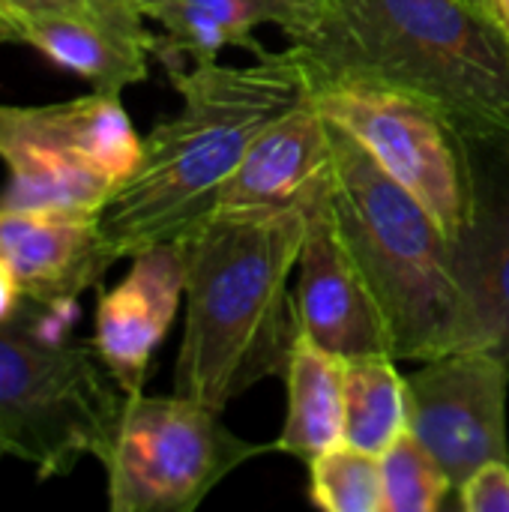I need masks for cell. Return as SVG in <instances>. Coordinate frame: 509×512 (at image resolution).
<instances>
[{
    "label": "cell",
    "instance_id": "obj_1",
    "mask_svg": "<svg viewBox=\"0 0 509 512\" xmlns=\"http://www.w3.org/2000/svg\"><path fill=\"white\" fill-rule=\"evenodd\" d=\"M180 111L144 138L138 168L111 192L99 231L111 255L132 258L180 240L207 210L261 129L312 99L306 51H261L252 63L219 60L168 69Z\"/></svg>",
    "mask_w": 509,
    "mask_h": 512
},
{
    "label": "cell",
    "instance_id": "obj_2",
    "mask_svg": "<svg viewBox=\"0 0 509 512\" xmlns=\"http://www.w3.org/2000/svg\"><path fill=\"white\" fill-rule=\"evenodd\" d=\"M306 207H213L183 237L186 327L174 393L225 411L282 378L297 339V273Z\"/></svg>",
    "mask_w": 509,
    "mask_h": 512
},
{
    "label": "cell",
    "instance_id": "obj_3",
    "mask_svg": "<svg viewBox=\"0 0 509 512\" xmlns=\"http://www.w3.org/2000/svg\"><path fill=\"white\" fill-rule=\"evenodd\" d=\"M435 105L468 144L509 153V30L480 0H318L291 39Z\"/></svg>",
    "mask_w": 509,
    "mask_h": 512
},
{
    "label": "cell",
    "instance_id": "obj_4",
    "mask_svg": "<svg viewBox=\"0 0 509 512\" xmlns=\"http://www.w3.org/2000/svg\"><path fill=\"white\" fill-rule=\"evenodd\" d=\"M330 207L390 336L396 360H432L480 345L453 246L435 216L345 129L330 123Z\"/></svg>",
    "mask_w": 509,
    "mask_h": 512
},
{
    "label": "cell",
    "instance_id": "obj_5",
    "mask_svg": "<svg viewBox=\"0 0 509 512\" xmlns=\"http://www.w3.org/2000/svg\"><path fill=\"white\" fill-rule=\"evenodd\" d=\"M123 390L93 342H51L18 312L0 324V444L39 480L72 474L99 456Z\"/></svg>",
    "mask_w": 509,
    "mask_h": 512
},
{
    "label": "cell",
    "instance_id": "obj_6",
    "mask_svg": "<svg viewBox=\"0 0 509 512\" xmlns=\"http://www.w3.org/2000/svg\"><path fill=\"white\" fill-rule=\"evenodd\" d=\"M306 60L315 108L405 186L453 243L471 222V144L411 90L354 69L318 66L309 54Z\"/></svg>",
    "mask_w": 509,
    "mask_h": 512
},
{
    "label": "cell",
    "instance_id": "obj_7",
    "mask_svg": "<svg viewBox=\"0 0 509 512\" xmlns=\"http://www.w3.org/2000/svg\"><path fill=\"white\" fill-rule=\"evenodd\" d=\"M276 453L243 441L222 411L186 396H123L99 450L111 512H192L240 465Z\"/></svg>",
    "mask_w": 509,
    "mask_h": 512
},
{
    "label": "cell",
    "instance_id": "obj_8",
    "mask_svg": "<svg viewBox=\"0 0 509 512\" xmlns=\"http://www.w3.org/2000/svg\"><path fill=\"white\" fill-rule=\"evenodd\" d=\"M509 360L486 345H468L423 360L405 378L408 432L438 459L453 489L486 462H509Z\"/></svg>",
    "mask_w": 509,
    "mask_h": 512
},
{
    "label": "cell",
    "instance_id": "obj_9",
    "mask_svg": "<svg viewBox=\"0 0 509 512\" xmlns=\"http://www.w3.org/2000/svg\"><path fill=\"white\" fill-rule=\"evenodd\" d=\"M306 219L294 285L297 330L345 360L390 354L384 318L336 231L330 183L306 204Z\"/></svg>",
    "mask_w": 509,
    "mask_h": 512
},
{
    "label": "cell",
    "instance_id": "obj_10",
    "mask_svg": "<svg viewBox=\"0 0 509 512\" xmlns=\"http://www.w3.org/2000/svg\"><path fill=\"white\" fill-rule=\"evenodd\" d=\"M186 300L183 243H159L132 255L129 273L99 297L93 348L123 396L144 393L150 363Z\"/></svg>",
    "mask_w": 509,
    "mask_h": 512
},
{
    "label": "cell",
    "instance_id": "obj_11",
    "mask_svg": "<svg viewBox=\"0 0 509 512\" xmlns=\"http://www.w3.org/2000/svg\"><path fill=\"white\" fill-rule=\"evenodd\" d=\"M474 204L468 228L450 243L480 345L509 360V153L471 144Z\"/></svg>",
    "mask_w": 509,
    "mask_h": 512
},
{
    "label": "cell",
    "instance_id": "obj_12",
    "mask_svg": "<svg viewBox=\"0 0 509 512\" xmlns=\"http://www.w3.org/2000/svg\"><path fill=\"white\" fill-rule=\"evenodd\" d=\"M0 255L36 306L78 300L117 261L96 216L0 210Z\"/></svg>",
    "mask_w": 509,
    "mask_h": 512
},
{
    "label": "cell",
    "instance_id": "obj_13",
    "mask_svg": "<svg viewBox=\"0 0 509 512\" xmlns=\"http://www.w3.org/2000/svg\"><path fill=\"white\" fill-rule=\"evenodd\" d=\"M333 174L330 120L303 102L255 135L213 207H306Z\"/></svg>",
    "mask_w": 509,
    "mask_h": 512
},
{
    "label": "cell",
    "instance_id": "obj_14",
    "mask_svg": "<svg viewBox=\"0 0 509 512\" xmlns=\"http://www.w3.org/2000/svg\"><path fill=\"white\" fill-rule=\"evenodd\" d=\"M6 42L36 48L54 66L90 81L93 90L123 93L150 72L156 33L144 21H117L93 9L57 15H9Z\"/></svg>",
    "mask_w": 509,
    "mask_h": 512
},
{
    "label": "cell",
    "instance_id": "obj_15",
    "mask_svg": "<svg viewBox=\"0 0 509 512\" xmlns=\"http://www.w3.org/2000/svg\"><path fill=\"white\" fill-rule=\"evenodd\" d=\"M9 144L69 153L117 186L144 153V138H138L120 93L102 90L54 105H0V147Z\"/></svg>",
    "mask_w": 509,
    "mask_h": 512
},
{
    "label": "cell",
    "instance_id": "obj_16",
    "mask_svg": "<svg viewBox=\"0 0 509 512\" xmlns=\"http://www.w3.org/2000/svg\"><path fill=\"white\" fill-rule=\"evenodd\" d=\"M312 15L303 0H168L153 21L159 24L153 57L165 69L192 63H210L228 45H243L255 54L264 45L255 39L261 24H276L294 39Z\"/></svg>",
    "mask_w": 509,
    "mask_h": 512
},
{
    "label": "cell",
    "instance_id": "obj_17",
    "mask_svg": "<svg viewBox=\"0 0 509 512\" xmlns=\"http://www.w3.org/2000/svg\"><path fill=\"white\" fill-rule=\"evenodd\" d=\"M285 378V423L276 450L312 462L345 441V357L297 330Z\"/></svg>",
    "mask_w": 509,
    "mask_h": 512
},
{
    "label": "cell",
    "instance_id": "obj_18",
    "mask_svg": "<svg viewBox=\"0 0 509 512\" xmlns=\"http://www.w3.org/2000/svg\"><path fill=\"white\" fill-rule=\"evenodd\" d=\"M9 171L0 189V210L15 213H54V216H96L117 189L114 180L87 162L33 144H9L0 150Z\"/></svg>",
    "mask_w": 509,
    "mask_h": 512
},
{
    "label": "cell",
    "instance_id": "obj_19",
    "mask_svg": "<svg viewBox=\"0 0 509 512\" xmlns=\"http://www.w3.org/2000/svg\"><path fill=\"white\" fill-rule=\"evenodd\" d=\"M390 354L345 360V444L381 456L408 432L405 378Z\"/></svg>",
    "mask_w": 509,
    "mask_h": 512
},
{
    "label": "cell",
    "instance_id": "obj_20",
    "mask_svg": "<svg viewBox=\"0 0 509 512\" xmlns=\"http://www.w3.org/2000/svg\"><path fill=\"white\" fill-rule=\"evenodd\" d=\"M309 504L324 512H381V459L345 441L315 456Z\"/></svg>",
    "mask_w": 509,
    "mask_h": 512
},
{
    "label": "cell",
    "instance_id": "obj_21",
    "mask_svg": "<svg viewBox=\"0 0 509 512\" xmlns=\"http://www.w3.org/2000/svg\"><path fill=\"white\" fill-rule=\"evenodd\" d=\"M381 512H438L456 492L438 459L405 432L381 456Z\"/></svg>",
    "mask_w": 509,
    "mask_h": 512
},
{
    "label": "cell",
    "instance_id": "obj_22",
    "mask_svg": "<svg viewBox=\"0 0 509 512\" xmlns=\"http://www.w3.org/2000/svg\"><path fill=\"white\" fill-rule=\"evenodd\" d=\"M465 512H509V462L495 459L471 471L456 489Z\"/></svg>",
    "mask_w": 509,
    "mask_h": 512
},
{
    "label": "cell",
    "instance_id": "obj_23",
    "mask_svg": "<svg viewBox=\"0 0 509 512\" xmlns=\"http://www.w3.org/2000/svg\"><path fill=\"white\" fill-rule=\"evenodd\" d=\"M6 15H57V12H84V0H0ZM96 12V9H93Z\"/></svg>",
    "mask_w": 509,
    "mask_h": 512
},
{
    "label": "cell",
    "instance_id": "obj_24",
    "mask_svg": "<svg viewBox=\"0 0 509 512\" xmlns=\"http://www.w3.org/2000/svg\"><path fill=\"white\" fill-rule=\"evenodd\" d=\"M21 303H24V294H21V285L9 267V261L0 255V324L12 321L18 312H21Z\"/></svg>",
    "mask_w": 509,
    "mask_h": 512
},
{
    "label": "cell",
    "instance_id": "obj_25",
    "mask_svg": "<svg viewBox=\"0 0 509 512\" xmlns=\"http://www.w3.org/2000/svg\"><path fill=\"white\" fill-rule=\"evenodd\" d=\"M84 3L96 9L99 15H108L117 21H147V15L132 0H84Z\"/></svg>",
    "mask_w": 509,
    "mask_h": 512
},
{
    "label": "cell",
    "instance_id": "obj_26",
    "mask_svg": "<svg viewBox=\"0 0 509 512\" xmlns=\"http://www.w3.org/2000/svg\"><path fill=\"white\" fill-rule=\"evenodd\" d=\"M480 3L509 30V0H480Z\"/></svg>",
    "mask_w": 509,
    "mask_h": 512
},
{
    "label": "cell",
    "instance_id": "obj_27",
    "mask_svg": "<svg viewBox=\"0 0 509 512\" xmlns=\"http://www.w3.org/2000/svg\"><path fill=\"white\" fill-rule=\"evenodd\" d=\"M132 3H135V6H138L144 15H147V18H153V15H156V12H159V9H162L168 0H132Z\"/></svg>",
    "mask_w": 509,
    "mask_h": 512
},
{
    "label": "cell",
    "instance_id": "obj_28",
    "mask_svg": "<svg viewBox=\"0 0 509 512\" xmlns=\"http://www.w3.org/2000/svg\"><path fill=\"white\" fill-rule=\"evenodd\" d=\"M6 30H9V15L0 9V39H6Z\"/></svg>",
    "mask_w": 509,
    "mask_h": 512
},
{
    "label": "cell",
    "instance_id": "obj_29",
    "mask_svg": "<svg viewBox=\"0 0 509 512\" xmlns=\"http://www.w3.org/2000/svg\"><path fill=\"white\" fill-rule=\"evenodd\" d=\"M303 3H309V6H315V3H318V0H303Z\"/></svg>",
    "mask_w": 509,
    "mask_h": 512
},
{
    "label": "cell",
    "instance_id": "obj_30",
    "mask_svg": "<svg viewBox=\"0 0 509 512\" xmlns=\"http://www.w3.org/2000/svg\"><path fill=\"white\" fill-rule=\"evenodd\" d=\"M3 453H6V450H3V444H0V456H3Z\"/></svg>",
    "mask_w": 509,
    "mask_h": 512
}]
</instances>
